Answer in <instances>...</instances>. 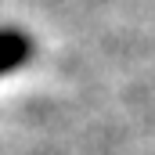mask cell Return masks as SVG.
Segmentation results:
<instances>
[{
    "label": "cell",
    "mask_w": 155,
    "mask_h": 155,
    "mask_svg": "<svg viewBox=\"0 0 155 155\" xmlns=\"http://www.w3.org/2000/svg\"><path fill=\"white\" fill-rule=\"evenodd\" d=\"M25 58H29V40L18 33H0V72L22 65Z\"/></svg>",
    "instance_id": "1"
}]
</instances>
